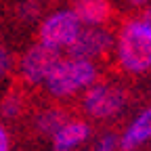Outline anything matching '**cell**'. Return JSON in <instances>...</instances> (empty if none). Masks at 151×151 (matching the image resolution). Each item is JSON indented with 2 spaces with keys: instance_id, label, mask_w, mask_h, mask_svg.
<instances>
[{
  "instance_id": "6da1fadb",
  "label": "cell",
  "mask_w": 151,
  "mask_h": 151,
  "mask_svg": "<svg viewBox=\"0 0 151 151\" xmlns=\"http://www.w3.org/2000/svg\"><path fill=\"white\" fill-rule=\"evenodd\" d=\"M118 65L128 73H145L151 69V27L143 19L126 21L113 38Z\"/></svg>"
},
{
  "instance_id": "7a4b0ae2",
  "label": "cell",
  "mask_w": 151,
  "mask_h": 151,
  "mask_svg": "<svg viewBox=\"0 0 151 151\" xmlns=\"http://www.w3.org/2000/svg\"><path fill=\"white\" fill-rule=\"evenodd\" d=\"M99 80V67L94 61L80 57H61L48 71L44 88L55 99H67L84 92L90 84Z\"/></svg>"
},
{
  "instance_id": "3957f363",
  "label": "cell",
  "mask_w": 151,
  "mask_h": 151,
  "mask_svg": "<svg viewBox=\"0 0 151 151\" xmlns=\"http://www.w3.org/2000/svg\"><path fill=\"white\" fill-rule=\"evenodd\" d=\"M128 94L118 82H94L82 92V109L94 120H109L126 107Z\"/></svg>"
},
{
  "instance_id": "277c9868",
  "label": "cell",
  "mask_w": 151,
  "mask_h": 151,
  "mask_svg": "<svg viewBox=\"0 0 151 151\" xmlns=\"http://www.w3.org/2000/svg\"><path fill=\"white\" fill-rule=\"evenodd\" d=\"M80 29L82 23L76 17V13L71 9H61L42 19L38 27V42H44L59 50H67L69 44L76 40V36L80 34Z\"/></svg>"
},
{
  "instance_id": "5b68a950",
  "label": "cell",
  "mask_w": 151,
  "mask_h": 151,
  "mask_svg": "<svg viewBox=\"0 0 151 151\" xmlns=\"http://www.w3.org/2000/svg\"><path fill=\"white\" fill-rule=\"evenodd\" d=\"M61 59V50L52 48L44 42H36L32 44L19 59V73L25 84L29 86H38L44 84L48 71L52 69V65Z\"/></svg>"
},
{
  "instance_id": "8992f818",
  "label": "cell",
  "mask_w": 151,
  "mask_h": 151,
  "mask_svg": "<svg viewBox=\"0 0 151 151\" xmlns=\"http://www.w3.org/2000/svg\"><path fill=\"white\" fill-rule=\"evenodd\" d=\"M111 48H113V34L105 25H82L80 34L69 44L67 55L97 61V59L107 57Z\"/></svg>"
},
{
  "instance_id": "52a82bcc",
  "label": "cell",
  "mask_w": 151,
  "mask_h": 151,
  "mask_svg": "<svg viewBox=\"0 0 151 151\" xmlns=\"http://www.w3.org/2000/svg\"><path fill=\"white\" fill-rule=\"evenodd\" d=\"M90 137V126L82 120H65L52 132V151H73Z\"/></svg>"
},
{
  "instance_id": "ba28073f",
  "label": "cell",
  "mask_w": 151,
  "mask_h": 151,
  "mask_svg": "<svg viewBox=\"0 0 151 151\" xmlns=\"http://www.w3.org/2000/svg\"><path fill=\"white\" fill-rule=\"evenodd\" d=\"M147 141H151V107H147L130 122L124 134L118 139V145L122 147V151H134Z\"/></svg>"
},
{
  "instance_id": "9c48e42d",
  "label": "cell",
  "mask_w": 151,
  "mask_h": 151,
  "mask_svg": "<svg viewBox=\"0 0 151 151\" xmlns=\"http://www.w3.org/2000/svg\"><path fill=\"white\" fill-rule=\"evenodd\" d=\"M71 11L82 25H105L111 17L109 0H76Z\"/></svg>"
},
{
  "instance_id": "30bf717a",
  "label": "cell",
  "mask_w": 151,
  "mask_h": 151,
  "mask_svg": "<svg viewBox=\"0 0 151 151\" xmlns=\"http://www.w3.org/2000/svg\"><path fill=\"white\" fill-rule=\"evenodd\" d=\"M65 120H67V118H65L63 111H59V109H46V111H42L40 116L36 118V128L40 130L42 134L52 137V132L59 128Z\"/></svg>"
},
{
  "instance_id": "8fae6325",
  "label": "cell",
  "mask_w": 151,
  "mask_h": 151,
  "mask_svg": "<svg viewBox=\"0 0 151 151\" xmlns=\"http://www.w3.org/2000/svg\"><path fill=\"white\" fill-rule=\"evenodd\" d=\"M23 111V99L19 94H9L6 99H2L0 103V113L4 118H19Z\"/></svg>"
},
{
  "instance_id": "7c38bea8",
  "label": "cell",
  "mask_w": 151,
  "mask_h": 151,
  "mask_svg": "<svg viewBox=\"0 0 151 151\" xmlns=\"http://www.w3.org/2000/svg\"><path fill=\"white\" fill-rule=\"evenodd\" d=\"M13 69V55L9 52V48H4L0 44V80H4Z\"/></svg>"
},
{
  "instance_id": "4fadbf2b",
  "label": "cell",
  "mask_w": 151,
  "mask_h": 151,
  "mask_svg": "<svg viewBox=\"0 0 151 151\" xmlns=\"http://www.w3.org/2000/svg\"><path fill=\"white\" fill-rule=\"evenodd\" d=\"M118 147V137L116 134H103L94 147V151H113Z\"/></svg>"
},
{
  "instance_id": "5bb4252c",
  "label": "cell",
  "mask_w": 151,
  "mask_h": 151,
  "mask_svg": "<svg viewBox=\"0 0 151 151\" xmlns=\"http://www.w3.org/2000/svg\"><path fill=\"white\" fill-rule=\"evenodd\" d=\"M11 149V134L9 130L0 124V151H9Z\"/></svg>"
},
{
  "instance_id": "9a60e30c",
  "label": "cell",
  "mask_w": 151,
  "mask_h": 151,
  "mask_svg": "<svg viewBox=\"0 0 151 151\" xmlns=\"http://www.w3.org/2000/svg\"><path fill=\"white\" fill-rule=\"evenodd\" d=\"M141 19H143V21L151 27V6H147V9L143 11V17H141Z\"/></svg>"
},
{
  "instance_id": "2e32d148",
  "label": "cell",
  "mask_w": 151,
  "mask_h": 151,
  "mask_svg": "<svg viewBox=\"0 0 151 151\" xmlns=\"http://www.w3.org/2000/svg\"><path fill=\"white\" fill-rule=\"evenodd\" d=\"M126 2H128V4H132V6H145L149 0H126Z\"/></svg>"
}]
</instances>
